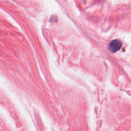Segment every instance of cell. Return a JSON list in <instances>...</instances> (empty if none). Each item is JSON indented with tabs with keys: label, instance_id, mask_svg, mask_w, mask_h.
<instances>
[{
	"label": "cell",
	"instance_id": "cell-1",
	"mask_svg": "<svg viewBox=\"0 0 131 131\" xmlns=\"http://www.w3.org/2000/svg\"><path fill=\"white\" fill-rule=\"evenodd\" d=\"M122 47V42L119 40H113L109 44V49L113 53L117 52Z\"/></svg>",
	"mask_w": 131,
	"mask_h": 131
}]
</instances>
